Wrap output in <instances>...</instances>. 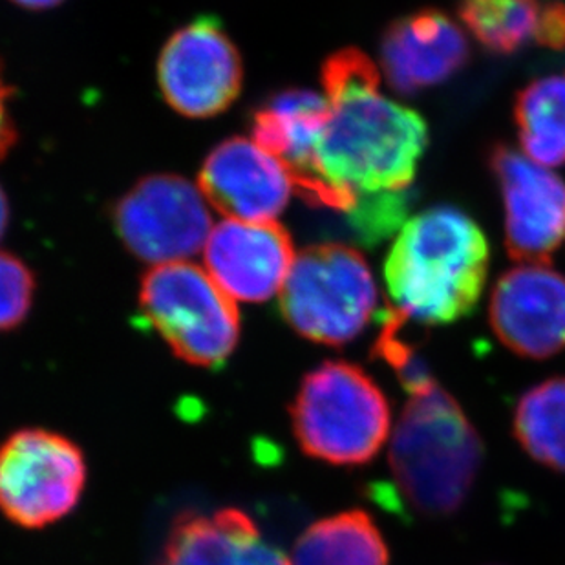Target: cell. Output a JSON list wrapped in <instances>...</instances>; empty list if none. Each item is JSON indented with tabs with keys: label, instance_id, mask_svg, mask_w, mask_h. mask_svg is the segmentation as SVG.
Returning a JSON list of instances; mask_svg holds the SVG:
<instances>
[{
	"label": "cell",
	"instance_id": "603a6c76",
	"mask_svg": "<svg viewBox=\"0 0 565 565\" xmlns=\"http://www.w3.org/2000/svg\"><path fill=\"white\" fill-rule=\"evenodd\" d=\"M33 291L30 269L15 256L0 252V331L11 330L26 319Z\"/></svg>",
	"mask_w": 565,
	"mask_h": 565
},
{
	"label": "cell",
	"instance_id": "484cf974",
	"mask_svg": "<svg viewBox=\"0 0 565 565\" xmlns=\"http://www.w3.org/2000/svg\"><path fill=\"white\" fill-rule=\"evenodd\" d=\"M10 88L6 85L4 75L0 72V158H4L15 141V127L11 121L8 102H10Z\"/></svg>",
	"mask_w": 565,
	"mask_h": 565
},
{
	"label": "cell",
	"instance_id": "4fadbf2b",
	"mask_svg": "<svg viewBox=\"0 0 565 565\" xmlns=\"http://www.w3.org/2000/svg\"><path fill=\"white\" fill-rule=\"evenodd\" d=\"M200 189L227 218L277 222L297 191L288 167L255 139L233 138L207 156Z\"/></svg>",
	"mask_w": 565,
	"mask_h": 565
},
{
	"label": "cell",
	"instance_id": "2e32d148",
	"mask_svg": "<svg viewBox=\"0 0 565 565\" xmlns=\"http://www.w3.org/2000/svg\"><path fill=\"white\" fill-rule=\"evenodd\" d=\"M262 539L252 516L238 509L183 514L156 565H224Z\"/></svg>",
	"mask_w": 565,
	"mask_h": 565
},
{
	"label": "cell",
	"instance_id": "9a60e30c",
	"mask_svg": "<svg viewBox=\"0 0 565 565\" xmlns=\"http://www.w3.org/2000/svg\"><path fill=\"white\" fill-rule=\"evenodd\" d=\"M328 99L313 90H286L255 116L253 139L288 167L295 188L308 180L315 149L328 121Z\"/></svg>",
	"mask_w": 565,
	"mask_h": 565
},
{
	"label": "cell",
	"instance_id": "8fae6325",
	"mask_svg": "<svg viewBox=\"0 0 565 565\" xmlns=\"http://www.w3.org/2000/svg\"><path fill=\"white\" fill-rule=\"evenodd\" d=\"M503 347L520 358L550 359L565 350V277L550 264H523L503 273L489 305Z\"/></svg>",
	"mask_w": 565,
	"mask_h": 565
},
{
	"label": "cell",
	"instance_id": "7c38bea8",
	"mask_svg": "<svg viewBox=\"0 0 565 565\" xmlns=\"http://www.w3.org/2000/svg\"><path fill=\"white\" fill-rule=\"evenodd\" d=\"M295 256L277 222L225 218L209 235L203 267L235 302H264L282 291Z\"/></svg>",
	"mask_w": 565,
	"mask_h": 565
},
{
	"label": "cell",
	"instance_id": "83f0119b",
	"mask_svg": "<svg viewBox=\"0 0 565 565\" xmlns=\"http://www.w3.org/2000/svg\"><path fill=\"white\" fill-rule=\"evenodd\" d=\"M8 216H10L8 200H6L4 191L0 188V238L4 235L6 225H8Z\"/></svg>",
	"mask_w": 565,
	"mask_h": 565
},
{
	"label": "cell",
	"instance_id": "44dd1931",
	"mask_svg": "<svg viewBox=\"0 0 565 565\" xmlns=\"http://www.w3.org/2000/svg\"><path fill=\"white\" fill-rule=\"evenodd\" d=\"M411 191H383L363 194L352 211H348V222L366 246H375L395 231L405 227L411 209Z\"/></svg>",
	"mask_w": 565,
	"mask_h": 565
},
{
	"label": "cell",
	"instance_id": "7402d4cb",
	"mask_svg": "<svg viewBox=\"0 0 565 565\" xmlns=\"http://www.w3.org/2000/svg\"><path fill=\"white\" fill-rule=\"evenodd\" d=\"M406 320L408 319L405 315L397 310H390L384 317L383 328L375 341L374 350L377 358L390 364V369L394 370L403 388L412 395L428 388L430 384L436 383V379L430 374L427 364L423 363V359L417 355L416 350L412 348L411 342H406L401 337Z\"/></svg>",
	"mask_w": 565,
	"mask_h": 565
},
{
	"label": "cell",
	"instance_id": "277c9868",
	"mask_svg": "<svg viewBox=\"0 0 565 565\" xmlns=\"http://www.w3.org/2000/svg\"><path fill=\"white\" fill-rule=\"evenodd\" d=\"M388 399L372 375L347 361H326L300 383L291 427L302 452L333 467L374 461L388 439Z\"/></svg>",
	"mask_w": 565,
	"mask_h": 565
},
{
	"label": "cell",
	"instance_id": "5b68a950",
	"mask_svg": "<svg viewBox=\"0 0 565 565\" xmlns=\"http://www.w3.org/2000/svg\"><path fill=\"white\" fill-rule=\"evenodd\" d=\"M139 310L178 359L202 369L224 364L241 339L235 300L189 260L152 267L139 289Z\"/></svg>",
	"mask_w": 565,
	"mask_h": 565
},
{
	"label": "cell",
	"instance_id": "d4e9b609",
	"mask_svg": "<svg viewBox=\"0 0 565 565\" xmlns=\"http://www.w3.org/2000/svg\"><path fill=\"white\" fill-rule=\"evenodd\" d=\"M225 565H289V558L282 551L260 539Z\"/></svg>",
	"mask_w": 565,
	"mask_h": 565
},
{
	"label": "cell",
	"instance_id": "7a4b0ae2",
	"mask_svg": "<svg viewBox=\"0 0 565 565\" xmlns=\"http://www.w3.org/2000/svg\"><path fill=\"white\" fill-rule=\"evenodd\" d=\"M489 273V244L480 225L450 205L427 209L406 222L384 264L394 310L422 324L469 317Z\"/></svg>",
	"mask_w": 565,
	"mask_h": 565
},
{
	"label": "cell",
	"instance_id": "4316f807",
	"mask_svg": "<svg viewBox=\"0 0 565 565\" xmlns=\"http://www.w3.org/2000/svg\"><path fill=\"white\" fill-rule=\"evenodd\" d=\"M11 2L21 6L24 10L41 11L55 8V6H60L64 0H11Z\"/></svg>",
	"mask_w": 565,
	"mask_h": 565
},
{
	"label": "cell",
	"instance_id": "cb8c5ba5",
	"mask_svg": "<svg viewBox=\"0 0 565 565\" xmlns=\"http://www.w3.org/2000/svg\"><path fill=\"white\" fill-rule=\"evenodd\" d=\"M536 44L545 46V49H565V2L562 0L545 2Z\"/></svg>",
	"mask_w": 565,
	"mask_h": 565
},
{
	"label": "cell",
	"instance_id": "6da1fadb",
	"mask_svg": "<svg viewBox=\"0 0 565 565\" xmlns=\"http://www.w3.org/2000/svg\"><path fill=\"white\" fill-rule=\"evenodd\" d=\"M322 85L330 114L300 194L348 213L363 194L411 188L427 149L425 119L383 96L379 70L359 50L331 55Z\"/></svg>",
	"mask_w": 565,
	"mask_h": 565
},
{
	"label": "cell",
	"instance_id": "30bf717a",
	"mask_svg": "<svg viewBox=\"0 0 565 565\" xmlns=\"http://www.w3.org/2000/svg\"><path fill=\"white\" fill-rule=\"evenodd\" d=\"M505 207V246L525 264H550L565 244V182L518 150L497 145L489 156Z\"/></svg>",
	"mask_w": 565,
	"mask_h": 565
},
{
	"label": "cell",
	"instance_id": "8992f818",
	"mask_svg": "<svg viewBox=\"0 0 565 565\" xmlns=\"http://www.w3.org/2000/svg\"><path fill=\"white\" fill-rule=\"evenodd\" d=\"M377 286L364 256L342 244L308 247L295 256L280 291V311L308 341L344 347L370 324Z\"/></svg>",
	"mask_w": 565,
	"mask_h": 565
},
{
	"label": "cell",
	"instance_id": "3957f363",
	"mask_svg": "<svg viewBox=\"0 0 565 565\" xmlns=\"http://www.w3.org/2000/svg\"><path fill=\"white\" fill-rule=\"evenodd\" d=\"M483 441L458 401L433 383L412 394L390 445V491L423 518L458 512L475 487Z\"/></svg>",
	"mask_w": 565,
	"mask_h": 565
},
{
	"label": "cell",
	"instance_id": "9c48e42d",
	"mask_svg": "<svg viewBox=\"0 0 565 565\" xmlns=\"http://www.w3.org/2000/svg\"><path fill=\"white\" fill-rule=\"evenodd\" d=\"M158 79L166 102L188 118L224 113L242 88V61L235 44L213 19L178 30L161 52Z\"/></svg>",
	"mask_w": 565,
	"mask_h": 565
},
{
	"label": "cell",
	"instance_id": "ba28073f",
	"mask_svg": "<svg viewBox=\"0 0 565 565\" xmlns=\"http://www.w3.org/2000/svg\"><path fill=\"white\" fill-rule=\"evenodd\" d=\"M114 218L125 246L154 266L203 252L214 227L200 185L177 174L143 178L119 200Z\"/></svg>",
	"mask_w": 565,
	"mask_h": 565
},
{
	"label": "cell",
	"instance_id": "ffe728a7",
	"mask_svg": "<svg viewBox=\"0 0 565 565\" xmlns=\"http://www.w3.org/2000/svg\"><path fill=\"white\" fill-rule=\"evenodd\" d=\"M544 0H459V19L478 43L498 55L536 44Z\"/></svg>",
	"mask_w": 565,
	"mask_h": 565
},
{
	"label": "cell",
	"instance_id": "52a82bcc",
	"mask_svg": "<svg viewBox=\"0 0 565 565\" xmlns=\"http://www.w3.org/2000/svg\"><path fill=\"white\" fill-rule=\"evenodd\" d=\"M85 486V456L61 434L24 428L0 445V511L21 527L66 516Z\"/></svg>",
	"mask_w": 565,
	"mask_h": 565
},
{
	"label": "cell",
	"instance_id": "e0dca14e",
	"mask_svg": "<svg viewBox=\"0 0 565 565\" xmlns=\"http://www.w3.org/2000/svg\"><path fill=\"white\" fill-rule=\"evenodd\" d=\"M289 565H390V553L374 518L352 509L306 529Z\"/></svg>",
	"mask_w": 565,
	"mask_h": 565
},
{
	"label": "cell",
	"instance_id": "ac0fdd59",
	"mask_svg": "<svg viewBox=\"0 0 565 565\" xmlns=\"http://www.w3.org/2000/svg\"><path fill=\"white\" fill-rule=\"evenodd\" d=\"M520 143L527 158L542 167L565 163V74L529 83L514 102Z\"/></svg>",
	"mask_w": 565,
	"mask_h": 565
},
{
	"label": "cell",
	"instance_id": "5bb4252c",
	"mask_svg": "<svg viewBox=\"0 0 565 565\" xmlns=\"http://www.w3.org/2000/svg\"><path fill=\"white\" fill-rule=\"evenodd\" d=\"M470 57L469 39L439 10H422L395 19L381 39V68L388 85L412 96L441 85Z\"/></svg>",
	"mask_w": 565,
	"mask_h": 565
},
{
	"label": "cell",
	"instance_id": "d6986e66",
	"mask_svg": "<svg viewBox=\"0 0 565 565\" xmlns=\"http://www.w3.org/2000/svg\"><path fill=\"white\" fill-rule=\"evenodd\" d=\"M512 433L536 463L565 475V377L547 379L522 395Z\"/></svg>",
	"mask_w": 565,
	"mask_h": 565
}]
</instances>
